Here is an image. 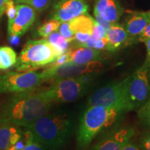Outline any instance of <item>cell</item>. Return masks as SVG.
<instances>
[{"label": "cell", "mask_w": 150, "mask_h": 150, "mask_svg": "<svg viewBox=\"0 0 150 150\" xmlns=\"http://www.w3.org/2000/svg\"><path fill=\"white\" fill-rule=\"evenodd\" d=\"M52 103L40 89L16 93L0 105V124L27 127L48 113Z\"/></svg>", "instance_id": "1"}, {"label": "cell", "mask_w": 150, "mask_h": 150, "mask_svg": "<svg viewBox=\"0 0 150 150\" xmlns=\"http://www.w3.org/2000/svg\"><path fill=\"white\" fill-rule=\"evenodd\" d=\"M24 128L48 150H57L66 143L72 131V122L65 114L47 113Z\"/></svg>", "instance_id": "2"}, {"label": "cell", "mask_w": 150, "mask_h": 150, "mask_svg": "<svg viewBox=\"0 0 150 150\" xmlns=\"http://www.w3.org/2000/svg\"><path fill=\"white\" fill-rule=\"evenodd\" d=\"M122 110L101 106H88L82 115L76 134L79 150H84L104 129L111 126L122 115Z\"/></svg>", "instance_id": "3"}, {"label": "cell", "mask_w": 150, "mask_h": 150, "mask_svg": "<svg viewBox=\"0 0 150 150\" xmlns=\"http://www.w3.org/2000/svg\"><path fill=\"white\" fill-rule=\"evenodd\" d=\"M60 55L61 54L45 38L29 40L17 57L13 69L18 72L35 71L50 64Z\"/></svg>", "instance_id": "4"}, {"label": "cell", "mask_w": 150, "mask_h": 150, "mask_svg": "<svg viewBox=\"0 0 150 150\" xmlns=\"http://www.w3.org/2000/svg\"><path fill=\"white\" fill-rule=\"evenodd\" d=\"M97 73L74 78L63 79L52 82L48 87L40 89L52 103H70L80 98L92 85Z\"/></svg>", "instance_id": "5"}, {"label": "cell", "mask_w": 150, "mask_h": 150, "mask_svg": "<svg viewBox=\"0 0 150 150\" xmlns=\"http://www.w3.org/2000/svg\"><path fill=\"white\" fill-rule=\"evenodd\" d=\"M129 76L119 83L104 86L95 92L88 101V106H101L115 108L125 112L131 111L127 84Z\"/></svg>", "instance_id": "6"}, {"label": "cell", "mask_w": 150, "mask_h": 150, "mask_svg": "<svg viewBox=\"0 0 150 150\" xmlns=\"http://www.w3.org/2000/svg\"><path fill=\"white\" fill-rule=\"evenodd\" d=\"M43 83L40 72L10 71L0 74V93H20L38 88Z\"/></svg>", "instance_id": "7"}, {"label": "cell", "mask_w": 150, "mask_h": 150, "mask_svg": "<svg viewBox=\"0 0 150 150\" xmlns=\"http://www.w3.org/2000/svg\"><path fill=\"white\" fill-rule=\"evenodd\" d=\"M104 68L102 61H93L85 64L66 63L57 67H47L40 72L43 83L52 82L63 79L74 78L83 75L97 73Z\"/></svg>", "instance_id": "8"}, {"label": "cell", "mask_w": 150, "mask_h": 150, "mask_svg": "<svg viewBox=\"0 0 150 150\" xmlns=\"http://www.w3.org/2000/svg\"><path fill=\"white\" fill-rule=\"evenodd\" d=\"M127 93L131 110H138L150 99V68L142 65L129 76Z\"/></svg>", "instance_id": "9"}, {"label": "cell", "mask_w": 150, "mask_h": 150, "mask_svg": "<svg viewBox=\"0 0 150 150\" xmlns=\"http://www.w3.org/2000/svg\"><path fill=\"white\" fill-rule=\"evenodd\" d=\"M11 123L0 124V150H21L32 134L28 129Z\"/></svg>", "instance_id": "10"}, {"label": "cell", "mask_w": 150, "mask_h": 150, "mask_svg": "<svg viewBox=\"0 0 150 150\" xmlns=\"http://www.w3.org/2000/svg\"><path fill=\"white\" fill-rule=\"evenodd\" d=\"M134 134L133 127H117L108 131L89 150H122Z\"/></svg>", "instance_id": "11"}, {"label": "cell", "mask_w": 150, "mask_h": 150, "mask_svg": "<svg viewBox=\"0 0 150 150\" xmlns=\"http://www.w3.org/2000/svg\"><path fill=\"white\" fill-rule=\"evenodd\" d=\"M16 15L8 20V35L9 37L18 38L23 35L34 23L36 11L27 4H18Z\"/></svg>", "instance_id": "12"}, {"label": "cell", "mask_w": 150, "mask_h": 150, "mask_svg": "<svg viewBox=\"0 0 150 150\" xmlns=\"http://www.w3.org/2000/svg\"><path fill=\"white\" fill-rule=\"evenodd\" d=\"M88 4L86 0H56L51 12V19L60 22L70 21L73 18L88 13Z\"/></svg>", "instance_id": "13"}, {"label": "cell", "mask_w": 150, "mask_h": 150, "mask_svg": "<svg viewBox=\"0 0 150 150\" xmlns=\"http://www.w3.org/2000/svg\"><path fill=\"white\" fill-rule=\"evenodd\" d=\"M67 22L71 31L74 33V40L71 42L74 45L70 48L83 46L93 32L94 26L96 23L95 19L89 16L88 13H86Z\"/></svg>", "instance_id": "14"}, {"label": "cell", "mask_w": 150, "mask_h": 150, "mask_svg": "<svg viewBox=\"0 0 150 150\" xmlns=\"http://www.w3.org/2000/svg\"><path fill=\"white\" fill-rule=\"evenodd\" d=\"M94 13L111 24L118 23L124 13V8L119 0H96Z\"/></svg>", "instance_id": "15"}, {"label": "cell", "mask_w": 150, "mask_h": 150, "mask_svg": "<svg viewBox=\"0 0 150 150\" xmlns=\"http://www.w3.org/2000/svg\"><path fill=\"white\" fill-rule=\"evenodd\" d=\"M128 15L125 18L122 26L127 31L129 37L136 42L146 26L150 22L147 12L141 11H128Z\"/></svg>", "instance_id": "16"}, {"label": "cell", "mask_w": 150, "mask_h": 150, "mask_svg": "<svg viewBox=\"0 0 150 150\" xmlns=\"http://www.w3.org/2000/svg\"><path fill=\"white\" fill-rule=\"evenodd\" d=\"M107 39V48L106 51L113 52L117 51L120 49L134 42V40L129 37L127 31L119 23L112 24L109 29L106 33Z\"/></svg>", "instance_id": "17"}, {"label": "cell", "mask_w": 150, "mask_h": 150, "mask_svg": "<svg viewBox=\"0 0 150 150\" xmlns=\"http://www.w3.org/2000/svg\"><path fill=\"white\" fill-rule=\"evenodd\" d=\"M102 50L87 47H77L68 50V62L76 64H85L93 61H102L103 54Z\"/></svg>", "instance_id": "18"}, {"label": "cell", "mask_w": 150, "mask_h": 150, "mask_svg": "<svg viewBox=\"0 0 150 150\" xmlns=\"http://www.w3.org/2000/svg\"><path fill=\"white\" fill-rule=\"evenodd\" d=\"M16 52L11 47H0V70H6L13 67L17 61Z\"/></svg>", "instance_id": "19"}, {"label": "cell", "mask_w": 150, "mask_h": 150, "mask_svg": "<svg viewBox=\"0 0 150 150\" xmlns=\"http://www.w3.org/2000/svg\"><path fill=\"white\" fill-rule=\"evenodd\" d=\"M45 39L51 43L61 54L67 52L70 49L71 42L62 36L57 31L51 33Z\"/></svg>", "instance_id": "20"}, {"label": "cell", "mask_w": 150, "mask_h": 150, "mask_svg": "<svg viewBox=\"0 0 150 150\" xmlns=\"http://www.w3.org/2000/svg\"><path fill=\"white\" fill-rule=\"evenodd\" d=\"M61 22L54 19H50L47 22H45L38 29V33L43 38H46L51 33L58 31Z\"/></svg>", "instance_id": "21"}, {"label": "cell", "mask_w": 150, "mask_h": 150, "mask_svg": "<svg viewBox=\"0 0 150 150\" xmlns=\"http://www.w3.org/2000/svg\"><path fill=\"white\" fill-rule=\"evenodd\" d=\"M137 114L140 123L150 130V99L138 108Z\"/></svg>", "instance_id": "22"}, {"label": "cell", "mask_w": 150, "mask_h": 150, "mask_svg": "<svg viewBox=\"0 0 150 150\" xmlns=\"http://www.w3.org/2000/svg\"><path fill=\"white\" fill-rule=\"evenodd\" d=\"M57 31L70 42H72L74 40V33L71 31L68 22H61Z\"/></svg>", "instance_id": "23"}, {"label": "cell", "mask_w": 150, "mask_h": 150, "mask_svg": "<svg viewBox=\"0 0 150 150\" xmlns=\"http://www.w3.org/2000/svg\"><path fill=\"white\" fill-rule=\"evenodd\" d=\"M51 0H29L27 4L29 5L35 11L42 12L47 8Z\"/></svg>", "instance_id": "24"}, {"label": "cell", "mask_w": 150, "mask_h": 150, "mask_svg": "<svg viewBox=\"0 0 150 150\" xmlns=\"http://www.w3.org/2000/svg\"><path fill=\"white\" fill-rule=\"evenodd\" d=\"M138 145L142 150H150V130L140 136L138 140Z\"/></svg>", "instance_id": "25"}, {"label": "cell", "mask_w": 150, "mask_h": 150, "mask_svg": "<svg viewBox=\"0 0 150 150\" xmlns=\"http://www.w3.org/2000/svg\"><path fill=\"white\" fill-rule=\"evenodd\" d=\"M21 150H48L46 147L37 142L32 136L31 138H30L29 141L27 143V145L24 146L23 149Z\"/></svg>", "instance_id": "26"}, {"label": "cell", "mask_w": 150, "mask_h": 150, "mask_svg": "<svg viewBox=\"0 0 150 150\" xmlns=\"http://www.w3.org/2000/svg\"><path fill=\"white\" fill-rule=\"evenodd\" d=\"M17 6L13 0H8L6 4L5 13L6 16L8 17V20L14 18L16 15Z\"/></svg>", "instance_id": "27"}, {"label": "cell", "mask_w": 150, "mask_h": 150, "mask_svg": "<svg viewBox=\"0 0 150 150\" xmlns=\"http://www.w3.org/2000/svg\"><path fill=\"white\" fill-rule=\"evenodd\" d=\"M150 38V22L147 24V25L146 26L145 29L143 30V31L138 35V37L137 38L136 41L137 42H144L145 40H148Z\"/></svg>", "instance_id": "28"}, {"label": "cell", "mask_w": 150, "mask_h": 150, "mask_svg": "<svg viewBox=\"0 0 150 150\" xmlns=\"http://www.w3.org/2000/svg\"><path fill=\"white\" fill-rule=\"evenodd\" d=\"M94 16H95V20L96 21L97 23H98L99 25H101L104 29L106 30V31L109 29V28L111 26V23L108 22L106 20H105L104 19H103L100 16H99L98 14L96 13H94Z\"/></svg>", "instance_id": "29"}, {"label": "cell", "mask_w": 150, "mask_h": 150, "mask_svg": "<svg viewBox=\"0 0 150 150\" xmlns=\"http://www.w3.org/2000/svg\"><path fill=\"white\" fill-rule=\"evenodd\" d=\"M122 150H142L140 147L138 142L134 141V140H130L125 145Z\"/></svg>", "instance_id": "30"}, {"label": "cell", "mask_w": 150, "mask_h": 150, "mask_svg": "<svg viewBox=\"0 0 150 150\" xmlns=\"http://www.w3.org/2000/svg\"><path fill=\"white\" fill-rule=\"evenodd\" d=\"M144 42H145L146 49H147V55H146V59L142 65L150 68V38L145 40Z\"/></svg>", "instance_id": "31"}, {"label": "cell", "mask_w": 150, "mask_h": 150, "mask_svg": "<svg viewBox=\"0 0 150 150\" xmlns=\"http://www.w3.org/2000/svg\"><path fill=\"white\" fill-rule=\"evenodd\" d=\"M8 0H0V18L2 17L4 13H5L6 4Z\"/></svg>", "instance_id": "32"}, {"label": "cell", "mask_w": 150, "mask_h": 150, "mask_svg": "<svg viewBox=\"0 0 150 150\" xmlns=\"http://www.w3.org/2000/svg\"><path fill=\"white\" fill-rule=\"evenodd\" d=\"M16 4H27L29 0H14Z\"/></svg>", "instance_id": "33"}, {"label": "cell", "mask_w": 150, "mask_h": 150, "mask_svg": "<svg viewBox=\"0 0 150 150\" xmlns=\"http://www.w3.org/2000/svg\"><path fill=\"white\" fill-rule=\"evenodd\" d=\"M147 16H148V18H149V20L150 21V11H149V12H147Z\"/></svg>", "instance_id": "34"}]
</instances>
